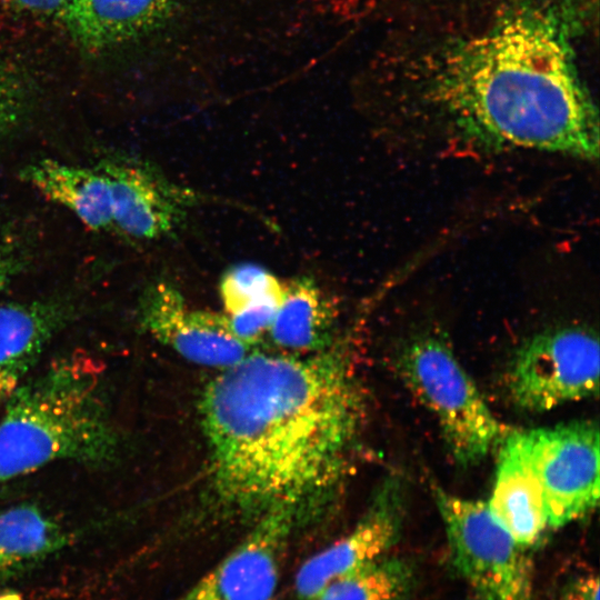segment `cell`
<instances>
[{"mask_svg": "<svg viewBox=\"0 0 600 600\" xmlns=\"http://www.w3.org/2000/svg\"><path fill=\"white\" fill-rule=\"evenodd\" d=\"M200 416L218 497L259 517L277 504L302 507L337 481L363 399L340 351L254 352L207 384Z\"/></svg>", "mask_w": 600, "mask_h": 600, "instance_id": "6da1fadb", "label": "cell"}, {"mask_svg": "<svg viewBox=\"0 0 600 600\" xmlns=\"http://www.w3.org/2000/svg\"><path fill=\"white\" fill-rule=\"evenodd\" d=\"M437 60L414 107L441 143L598 159L597 108L562 27L547 9H509Z\"/></svg>", "mask_w": 600, "mask_h": 600, "instance_id": "7a4b0ae2", "label": "cell"}, {"mask_svg": "<svg viewBox=\"0 0 600 600\" xmlns=\"http://www.w3.org/2000/svg\"><path fill=\"white\" fill-rule=\"evenodd\" d=\"M118 444L100 368L87 356H66L26 380L6 401L0 483L53 462H111Z\"/></svg>", "mask_w": 600, "mask_h": 600, "instance_id": "3957f363", "label": "cell"}, {"mask_svg": "<svg viewBox=\"0 0 600 600\" xmlns=\"http://www.w3.org/2000/svg\"><path fill=\"white\" fill-rule=\"evenodd\" d=\"M396 369L407 389L437 419L459 464L480 462L509 433L440 337L423 333L408 341L397 356Z\"/></svg>", "mask_w": 600, "mask_h": 600, "instance_id": "277c9868", "label": "cell"}, {"mask_svg": "<svg viewBox=\"0 0 600 600\" xmlns=\"http://www.w3.org/2000/svg\"><path fill=\"white\" fill-rule=\"evenodd\" d=\"M433 489L451 562L478 600H532L527 549L498 522L488 503Z\"/></svg>", "mask_w": 600, "mask_h": 600, "instance_id": "5b68a950", "label": "cell"}, {"mask_svg": "<svg viewBox=\"0 0 600 600\" xmlns=\"http://www.w3.org/2000/svg\"><path fill=\"white\" fill-rule=\"evenodd\" d=\"M508 390L521 409L541 412L599 391V342L582 326L547 329L529 338L514 354Z\"/></svg>", "mask_w": 600, "mask_h": 600, "instance_id": "8992f818", "label": "cell"}, {"mask_svg": "<svg viewBox=\"0 0 600 600\" xmlns=\"http://www.w3.org/2000/svg\"><path fill=\"white\" fill-rule=\"evenodd\" d=\"M549 529L591 512L599 500V429L574 421L526 431Z\"/></svg>", "mask_w": 600, "mask_h": 600, "instance_id": "52a82bcc", "label": "cell"}, {"mask_svg": "<svg viewBox=\"0 0 600 600\" xmlns=\"http://www.w3.org/2000/svg\"><path fill=\"white\" fill-rule=\"evenodd\" d=\"M302 508L282 503L259 516L242 541L177 600H274L284 550Z\"/></svg>", "mask_w": 600, "mask_h": 600, "instance_id": "ba28073f", "label": "cell"}, {"mask_svg": "<svg viewBox=\"0 0 600 600\" xmlns=\"http://www.w3.org/2000/svg\"><path fill=\"white\" fill-rule=\"evenodd\" d=\"M140 323L154 339L184 359L221 370L250 353L232 331L228 316L189 307L172 283L149 284L139 302Z\"/></svg>", "mask_w": 600, "mask_h": 600, "instance_id": "9c48e42d", "label": "cell"}, {"mask_svg": "<svg viewBox=\"0 0 600 600\" xmlns=\"http://www.w3.org/2000/svg\"><path fill=\"white\" fill-rule=\"evenodd\" d=\"M111 192L112 231L134 241L172 236L186 222L198 194L136 161L102 163Z\"/></svg>", "mask_w": 600, "mask_h": 600, "instance_id": "30bf717a", "label": "cell"}, {"mask_svg": "<svg viewBox=\"0 0 600 600\" xmlns=\"http://www.w3.org/2000/svg\"><path fill=\"white\" fill-rule=\"evenodd\" d=\"M402 498L398 479L384 481L351 531L300 566L294 577L298 600H317L333 581L387 556L401 532Z\"/></svg>", "mask_w": 600, "mask_h": 600, "instance_id": "8fae6325", "label": "cell"}, {"mask_svg": "<svg viewBox=\"0 0 600 600\" xmlns=\"http://www.w3.org/2000/svg\"><path fill=\"white\" fill-rule=\"evenodd\" d=\"M500 444L494 486L487 503L514 541L528 549L549 529L542 490L526 432H509Z\"/></svg>", "mask_w": 600, "mask_h": 600, "instance_id": "7c38bea8", "label": "cell"}, {"mask_svg": "<svg viewBox=\"0 0 600 600\" xmlns=\"http://www.w3.org/2000/svg\"><path fill=\"white\" fill-rule=\"evenodd\" d=\"M66 319V308L57 302L0 303V403L27 380Z\"/></svg>", "mask_w": 600, "mask_h": 600, "instance_id": "4fadbf2b", "label": "cell"}, {"mask_svg": "<svg viewBox=\"0 0 600 600\" xmlns=\"http://www.w3.org/2000/svg\"><path fill=\"white\" fill-rule=\"evenodd\" d=\"M20 177L48 200L68 209L87 228L112 231L110 186L100 168L41 159L26 166Z\"/></svg>", "mask_w": 600, "mask_h": 600, "instance_id": "5bb4252c", "label": "cell"}, {"mask_svg": "<svg viewBox=\"0 0 600 600\" xmlns=\"http://www.w3.org/2000/svg\"><path fill=\"white\" fill-rule=\"evenodd\" d=\"M337 318L336 302L316 280L298 277L284 284L268 336L284 353L320 352L332 342Z\"/></svg>", "mask_w": 600, "mask_h": 600, "instance_id": "9a60e30c", "label": "cell"}, {"mask_svg": "<svg viewBox=\"0 0 600 600\" xmlns=\"http://www.w3.org/2000/svg\"><path fill=\"white\" fill-rule=\"evenodd\" d=\"M168 0H68L61 20L88 50H103L137 36L163 12Z\"/></svg>", "mask_w": 600, "mask_h": 600, "instance_id": "2e32d148", "label": "cell"}, {"mask_svg": "<svg viewBox=\"0 0 600 600\" xmlns=\"http://www.w3.org/2000/svg\"><path fill=\"white\" fill-rule=\"evenodd\" d=\"M67 541L63 528L36 506L0 511V576L46 559Z\"/></svg>", "mask_w": 600, "mask_h": 600, "instance_id": "e0dca14e", "label": "cell"}, {"mask_svg": "<svg viewBox=\"0 0 600 600\" xmlns=\"http://www.w3.org/2000/svg\"><path fill=\"white\" fill-rule=\"evenodd\" d=\"M414 580L410 562L383 556L333 581L317 600H410Z\"/></svg>", "mask_w": 600, "mask_h": 600, "instance_id": "ac0fdd59", "label": "cell"}, {"mask_svg": "<svg viewBox=\"0 0 600 600\" xmlns=\"http://www.w3.org/2000/svg\"><path fill=\"white\" fill-rule=\"evenodd\" d=\"M283 283L270 271L254 263H241L222 276L219 292L228 316L263 296L283 289Z\"/></svg>", "mask_w": 600, "mask_h": 600, "instance_id": "d6986e66", "label": "cell"}, {"mask_svg": "<svg viewBox=\"0 0 600 600\" xmlns=\"http://www.w3.org/2000/svg\"><path fill=\"white\" fill-rule=\"evenodd\" d=\"M283 289L263 296L240 311L228 316L234 334L251 348L259 343L270 330L282 301Z\"/></svg>", "mask_w": 600, "mask_h": 600, "instance_id": "ffe728a7", "label": "cell"}, {"mask_svg": "<svg viewBox=\"0 0 600 600\" xmlns=\"http://www.w3.org/2000/svg\"><path fill=\"white\" fill-rule=\"evenodd\" d=\"M26 107V90L22 81L11 70L0 66V140L22 118Z\"/></svg>", "mask_w": 600, "mask_h": 600, "instance_id": "44dd1931", "label": "cell"}, {"mask_svg": "<svg viewBox=\"0 0 600 600\" xmlns=\"http://www.w3.org/2000/svg\"><path fill=\"white\" fill-rule=\"evenodd\" d=\"M561 600H599V579L586 574L571 581L562 593Z\"/></svg>", "mask_w": 600, "mask_h": 600, "instance_id": "7402d4cb", "label": "cell"}, {"mask_svg": "<svg viewBox=\"0 0 600 600\" xmlns=\"http://www.w3.org/2000/svg\"><path fill=\"white\" fill-rule=\"evenodd\" d=\"M18 267L12 241L0 226V293L12 280Z\"/></svg>", "mask_w": 600, "mask_h": 600, "instance_id": "603a6c76", "label": "cell"}, {"mask_svg": "<svg viewBox=\"0 0 600 600\" xmlns=\"http://www.w3.org/2000/svg\"><path fill=\"white\" fill-rule=\"evenodd\" d=\"M20 10L62 18L68 0H1Z\"/></svg>", "mask_w": 600, "mask_h": 600, "instance_id": "cb8c5ba5", "label": "cell"}]
</instances>
